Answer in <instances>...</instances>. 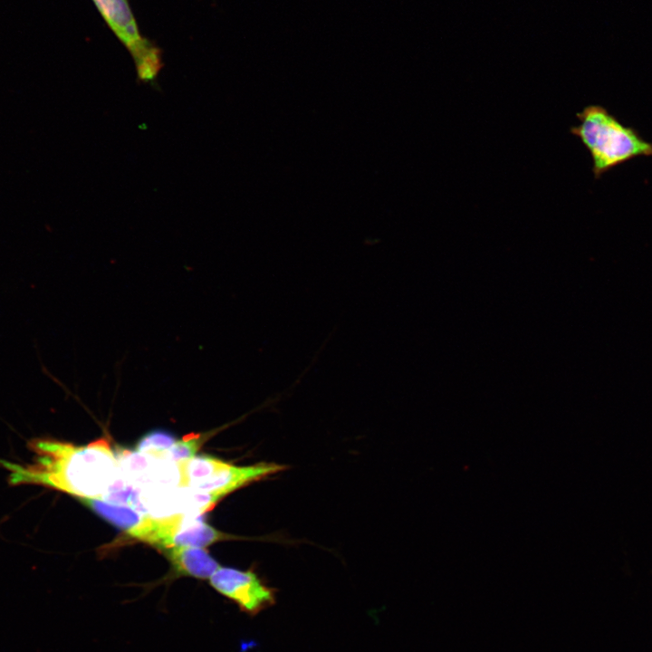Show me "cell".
I'll list each match as a JSON object with an SVG mask.
<instances>
[{
    "label": "cell",
    "instance_id": "10",
    "mask_svg": "<svg viewBox=\"0 0 652 652\" xmlns=\"http://www.w3.org/2000/svg\"><path fill=\"white\" fill-rule=\"evenodd\" d=\"M205 436L206 435L202 434H190L184 436L183 439L176 441L166 452L167 457L177 463L194 457L206 440Z\"/></svg>",
    "mask_w": 652,
    "mask_h": 652
},
{
    "label": "cell",
    "instance_id": "1",
    "mask_svg": "<svg viewBox=\"0 0 652 652\" xmlns=\"http://www.w3.org/2000/svg\"><path fill=\"white\" fill-rule=\"evenodd\" d=\"M30 463L0 460L12 486L39 485L82 498L104 496L116 481L118 461L106 438L87 446L49 437L28 441Z\"/></svg>",
    "mask_w": 652,
    "mask_h": 652
},
{
    "label": "cell",
    "instance_id": "9",
    "mask_svg": "<svg viewBox=\"0 0 652 652\" xmlns=\"http://www.w3.org/2000/svg\"><path fill=\"white\" fill-rule=\"evenodd\" d=\"M177 440L163 430H155L145 435L137 445V451L159 455L168 451Z\"/></svg>",
    "mask_w": 652,
    "mask_h": 652
},
{
    "label": "cell",
    "instance_id": "5",
    "mask_svg": "<svg viewBox=\"0 0 652 652\" xmlns=\"http://www.w3.org/2000/svg\"><path fill=\"white\" fill-rule=\"evenodd\" d=\"M285 468L286 466L275 463L237 466L218 459L211 474L195 484L191 490L213 494L222 499L243 486L273 475Z\"/></svg>",
    "mask_w": 652,
    "mask_h": 652
},
{
    "label": "cell",
    "instance_id": "3",
    "mask_svg": "<svg viewBox=\"0 0 652 652\" xmlns=\"http://www.w3.org/2000/svg\"><path fill=\"white\" fill-rule=\"evenodd\" d=\"M105 23L130 53L139 80L153 81L162 67L161 51L144 37L128 0H92Z\"/></svg>",
    "mask_w": 652,
    "mask_h": 652
},
{
    "label": "cell",
    "instance_id": "8",
    "mask_svg": "<svg viewBox=\"0 0 652 652\" xmlns=\"http://www.w3.org/2000/svg\"><path fill=\"white\" fill-rule=\"evenodd\" d=\"M224 539V533L206 523L181 516L166 549L177 546L202 548Z\"/></svg>",
    "mask_w": 652,
    "mask_h": 652
},
{
    "label": "cell",
    "instance_id": "2",
    "mask_svg": "<svg viewBox=\"0 0 652 652\" xmlns=\"http://www.w3.org/2000/svg\"><path fill=\"white\" fill-rule=\"evenodd\" d=\"M579 124L570 131L579 138L592 159L596 179L638 157H652V142L626 126L605 107L589 105L576 113Z\"/></svg>",
    "mask_w": 652,
    "mask_h": 652
},
{
    "label": "cell",
    "instance_id": "4",
    "mask_svg": "<svg viewBox=\"0 0 652 652\" xmlns=\"http://www.w3.org/2000/svg\"><path fill=\"white\" fill-rule=\"evenodd\" d=\"M209 583L249 616L257 615L276 601V590L266 585L253 570L219 567L209 578Z\"/></svg>",
    "mask_w": 652,
    "mask_h": 652
},
{
    "label": "cell",
    "instance_id": "6",
    "mask_svg": "<svg viewBox=\"0 0 652 652\" xmlns=\"http://www.w3.org/2000/svg\"><path fill=\"white\" fill-rule=\"evenodd\" d=\"M110 523L142 540L151 517L141 514L131 507L113 504L97 498L79 499Z\"/></svg>",
    "mask_w": 652,
    "mask_h": 652
},
{
    "label": "cell",
    "instance_id": "7",
    "mask_svg": "<svg viewBox=\"0 0 652 652\" xmlns=\"http://www.w3.org/2000/svg\"><path fill=\"white\" fill-rule=\"evenodd\" d=\"M164 551L177 576L209 579L220 567L217 561L201 548L177 546Z\"/></svg>",
    "mask_w": 652,
    "mask_h": 652
}]
</instances>
